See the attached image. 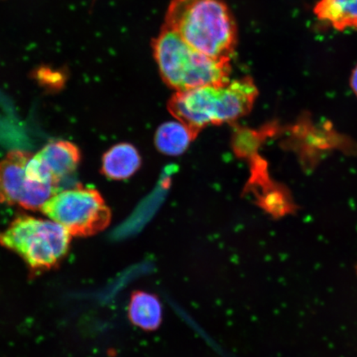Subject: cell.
<instances>
[{"mask_svg": "<svg viewBox=\"0 0 357 357\" xmlns=\"http://www.w3.org/2000/svg\"><path fill=\"white\" fill-rule=\"evenodd\" d=\"M79 160L77 146L70 142L57 141L33 155L26 169L35 181L58 187L63 178L77 171Z\"/></svg>", "mask_w": 357, "mask_h": 357, "instance_id": "cell-7", "label": "cell"}, {"mask_svg": "<svg viewBox=\"0 0 357 357\" xmlns=\"http://www.w3.org/2000/svg\"><path fill=\"white\" fill-rule=\"evenodd\" d=\"M71 235L58 223L22 216L0 231V245L19 255L33 269L58 264L68 252Z\"/></svg>", "mask_w": 357, "mask_h": 357, "instance_id": "cell-4", "label": "cell"}, {"mask_svg": "<svg viewBox=\"0 0 357 357\" xmlns=\"http://www.w3.org/2000/svg\"><path fill=\"white\" fill-rule=\"evenodd\" d=\"M127 315L134 327L144 332H155L162 324V303L155 294L136 290L129 298Z\"/></svg>", "mask_w": 357, "mask_h": 357, "instance_id": "cell-8", "label": "cell"}, {"mask_svg": "<svg viewBox=\"0 0 357 357\" xmlns=\"http://www.w3.org/2000/svg\"><path fill=\"white\" fill-rule=\"evenodd\" d=\"M153 55L160 77L176 92L229 82L231 60L203 54L163 26L153 41Z\"/></svg>", "mask_w": 357, "mask_h": 357, "instance_id": "cell-3", "label": "cell"}, {"mask_svg": "<svg viewBox=\"0 0 357 357\" xmlns=\"http://www.w3.org/2000/svg\"><path fill=\"white\" fill-rule=\"evenodd\" d=\"M140 166V155L131 144L116 145L102 156V172L112 180L130 178Z\"/></svg>", "mask_w": 357, "mask_h": 357, "instance_id": "cell-9", "label": "cell"}, {"mask_svg": "<svg viewBox=\"0 0 357 357\" xmlns=\"http://www.w3.org/2000/svg\"><path fill=\"white\" fill-rule=\"evenodd\" d=\"M350 86L351 91H354L355 96L357 97V66L354 70H352V73L350 79Z\"/></svg>", "mask_w": 357, "mask_h": 357, "instance_id": "cell-12", "label": "cell"}, {"mask_svg": "<svg viewBox=\"0 0 357 357\" xmlns=\"http://www.w3.org/2000/svg\"><path fill=\"white\" fill-rule=\"evenodd\" d=\"M258 96L251 77L176 92L168 102L171 114L197 137L208 125L234 122L248 114Z\"/></svg>", "mask_w": 357, "mask_h": 357, "instance_id": "cell-2", "label": "cell"}, {"mask_svg": "<svg viewBox=\"0 0 357 357\" xmlns=\"http://www.w3.org/2000/svg\"><path fill=\"white\" fill-rule=\"evenodd\" d=\"M32 154L13 150L0 162V203L41 209L58 187L35 181L26 169Z\"/></svg>", "mask_w": 357, "mask_h": 357, "instance_id": "cell-6", "label": "cell"}, {"mask_svg": "<svg viewBox=\"0 0 357 357\" xmlns=\"http://www.w3.org/2000/svg\"><path fill=\"white\" fill-rule=\"evenodd\" d=\"M314 13L319 20L339 31L357 30V0H319Z\"/></svg>", "mask_w": 357, "mask_h": 357, "instance_id": "cell-10", "label": "cell"}, {"mask_svg": "<svg viewBox=\"0 0 357 357\" xmlns=\"http://www.w3.org/2000/svg\"><path fill=\"white\" fill-rule=\"evenodd\" d=\"M41 211L75 236L95 235L111 221L110 209L99 192L82 186L57 192Z\"/></svg>", "mask_w": 357, "mask_h": 357, "instance_id": "cell-5", "label": "cell"}, {"mask_svg": "<svg viewBox=\"0 0 357 357\" xmlns=\"http://www.w3.org/2000/svg\"><path fill=\"white\" fill-rule=\"evenodd\" d=\"M165 26L216 59L231 60L238 44L236 21L223 0H172Z\"/></svg>", "mask_w": 357, "mask_h": 357, "instance_id": "cell-1", "label": "cell"}, {"mask_svg": "<svg viewBox=\"0 0 357 357\" xmlns=\"http://www.w3.org/2000/svg\"><path fill=\"white\" fill-rule=\"evenodd\" d=\"M196 136L181 122H168L158 128L155 136L158 149L169 155H181L188 149Z\"/></svg>", "mask_w": 357, "mask_h": 357, "instance_id": "cell-11", "label": "cell"}]
</instances>
